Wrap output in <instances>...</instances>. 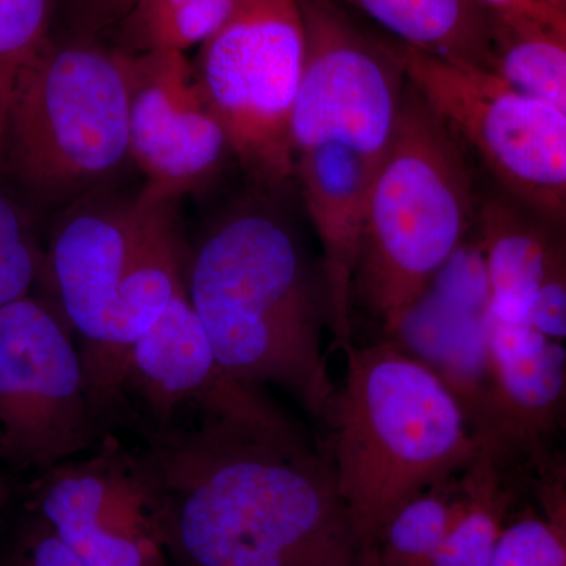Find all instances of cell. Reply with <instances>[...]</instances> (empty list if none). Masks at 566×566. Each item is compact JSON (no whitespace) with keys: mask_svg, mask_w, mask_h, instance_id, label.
I'll list each match as a JSON object with an SVG mask.
<instances>
[{"mask_svg":"<svg viewBox=\"0 0 566 566\" xmlns=\"http://www.w3.org/2000/svg\"><path fill=\"white\" fill-rule=\"evenodd\" d=\"M123 51L50 40L21 71L0 134V172L40 210L106 189L129 159Z\"/></svg>","mask_w":566,"mask_h":566,"instance_id":"obj_6","label":"cell"},{"mask_svg":"<svg viewBox=\"0 0 566 566\" xmlns=\"http://www.w3.org/2000/svg\"><path fill=\"white\" fill-rule=\"evenodd\" d=\"M398 43L458 65L491 70V20L474 0H340Z\"/></svg>","mask_w":566,"mask_h":566,"instance_id":"obj_15","label":"cell"},{"mask_svg":"<svg viewBox=\"0 0 566 566\" xmlns=\"http://www.w3.org/2000/svg\"><path fill=\"white\" fill-rule=\"evenodd\" d=\"M71 36L98 39L120 24L137 0H62Z\"/></svg>","mask_w":566,"mask_h":566,"instance_id":"obj_25","label":"cell"},{"mask_svg":"<svg viewBox=\"0 0 566 566\" xmlns=\"http://www.w3.org/2000/svg\"><path fill=\"white\" fill-rule=\"evenodd\" d=\"M460 474L401 506L382 528L365 566H431L457 515Z\"/></svg>","mask_w":566,"mask_h":566,"instance_id":"obj_18","label":"cell"},{"mask_svg":"<svg viewBox=\"0 0 566 566\" xmlns=\"http://www.w3.org/2000/svg\"><path fill=\"white\" fill-rule=\"evenodd\" d=\"M0 566H87L32 510L11 538Z\"/></svg>","mask_w":566,"mask_h":566,"instance_id":"obj_23","label":"cell"},{"mask_svg":"<svg viewBox=\"0 0 566 566\" xmlns=\"http://www.w3.org/2000/svg\"><path fill=\"white\" fill-rule=\"evenodd\" d=\"M304 59L297 0H238L192 62L234 159L256 188L279 191L294 178L292 118Z\"/></svg>","mask_w":566,"mask_h":566,"instance_id":"obj_7","label":"cell"},{"mask_svg":"<svg viewBox=\"0 0 566 566\" xmlns=\"http://www.w3.org/2000/svg\"><path fill=\"white\" fill-rule=\"evenodd\" d=\"M490 312L485 260L468 238L394 337L455 394L480 439L490 406Z\"/></svg>","mask_w":566,"mask_h":566,"instance_id":"obj_12","label":"cell"},{"mask_svg":"<svg viewBox=\"0 0 566 566\" xmlns=\"http://www.w3.org/2000/svg\"><path fill=\"white\" fill-rule=\"evenodd\" d=\"M57 0H0V134L21 71L50 40Z\"/></svg>","mask_w":566,"mask_h":566,"instance_id":"obj_20","label":"cell"},{"mask_svg":"<svg viewBox=\"0 0 566 566\" xmlns=\"http://www.w3.org/2000/svg\"><path fill=\"white\" fill-rule=\"evenodd\" d=\"M488 17L536 29L566 44V18L549 0H474Z\"/></svg>","mask_w":566,"mask_h":566,"instance_id":"obj_24","label":"cell"},{"mask_svg":"<svg viewBox=\"0 0 566 566\" xmlns=\"http://www.w3.org/2000/svg\"><path fill=\"white\" fill-rule=\"evenodd\" d=\"M490 566H566V531L545 515L505 524Z\"/></svg>","mask_w":566,"mask_h":566,"instance_id":"obj_22","label":"cell"},{"mask_svg":"<svg viewBox=\"0 0 566 566\" xmlns=\"http://www.w3.org/2000/svg\"><path fill=\"white\" fill-rule=\"evenodd\" d=\"M475 230L491 314L566 345V232L502 193L479 197Z\"/></svg>","mask_w":566,"mask_h":566,"instance_id":"obj_13","label":"cell"},{"mask_svg":"<svg viewBox=\"0 0 566 566\" xmlns=\"http://www.w3.org/2000/svg\"><path fill=\"white\" fill-rule=\"evenodd\" d=\"M46 274V251L40 248L20 205L0 192V307L29 296Z\"/></svg>","mask_w":566,"mask_h":566,"instance_id":"obj_21","label":"cell"},{"mask_svg":"<svg viewBox=\"0 0 566 566\" xmlns=\"http://www.w3.org/2000/svg\"><path fill=\"white\" fill-rule=\"evenodd\" d=\"M238 0H137L114 29L117 50L129 54L202 44L229 20Z\"/></svg>","mask_w":566,"mask_h":566,"instance_id":"obj_17","label":"cell"},{"mask_svg":"<svg viewBox=\"0 0 566 566\" xmlns=\"http://www.w3.org/2000/svg\"><path fill=\"white\" fill-rule=\"evenodd\" d=\"M491 20V71L566 115V44L545 32Z\"/></svg>","mask_w":566,"mask_h":566,"instance_id":"obj_19","label":"cell"},{"mask_svg":"<svg viewBox=\"0 0 566 566\" xmlns=\"http://www.w3.org/2000/svg\"><path fill=\"white\" fill-rule=\"evenodd\" d=\"M133 436L170 565L365 566L322 444L263 389Z\"/></svg>","mask_w":566,"mask_h":566,"instance_id":"obj_1","label":"cell"},{"mask_svg":"<svg viewBox=\"0 0 566 566\" xmlns=\"http://www.w3.org/2000/svg\"><path fill=\"white\" fill-rule=\"evenodd\" d=\"M403 51L408 80L502 196L566 232V115L491 70Z\"/></svg>","mask_w":566,"mask_h":566,"instance_id":"obj_8","label":"cell"},{"mask_svg":"<svg viewBox=\"0 0 566 566\" xmlns=\"http://www.w3.org/2000/svg\"><path fill=\"white\" fill-rule=\"evenodd\" d=\"M109 433L61 308L32 294L2 305L0 463L39 476L95 452Z\"/></svg>","mask_w":566,"mask_h":566,"instance_id":"obj_9","label":"cell"},{"mask_svg":"<svg viewBox=\"0 0 566 566\" xmlns=\"http://www.w3.org/2000/svg\"><path fill=\"white\" fill-rule=\"evenodd\" d=\"M515 480V472L483 446L460 474L457 515L431 566L491 565Z\"/></svg>","mask_w":566,"mask_h":566,"instance_id":"obj_16","label":"cell"},{"mask_svg":"<svg viewBox=\"0 0 566 566\" xmlns=\"http://www.w3.org/2000/svg\"><path fill=\"white\" fill-rule=\"evenodd\" d=\"M543 515L566 531V463L535 482Z\"/></svg>","mask_w":566,"mask_h":566,"instance_id":"obj_26","label":"cell"},{"mask_svg":"<svg viewBox=\"0 0 566 566\" xmlns=\"http://www.w3.org/2000/svg\"><path fill=\"white\" fill-rule=\"evenodd\" d=\"M129 159L144 174L139 192L150 203L178 202L199 191L232 155L221 122L185 52L129 54Z\"/></svg>","mask_w":566,"mask_h":566,"instance_id":"obj_11","label":"cell"},{"mask_svg":"<svg viewBox=\"0 0 566 566\" xmlns=\"http://www.w3.org/2000/svg\"><path fill=\"white\" fill-rule=\"evenodd\" d=\"M344 354L319 444L367 560L390 517L461 474L483 441L449 386L394 338Z\"/></svg>","mask_w":566,"mask_h":566,"instance_id":"obj_3","label":"cell"},{"mask_svg":"<svg viewBox=\"0 0 566 566\" xmlns=\"http://www.w3.org/2000/svg\"><path fill=\"white\" fill-rule=\"evenodd\" d=\"M460 142L408 80L392 147L368 193L353 303L394 338L412 305L475 227Z\"/></svg>","mask_w":566,"mask_h":566,"instance_id":"obj_5","label":"cell"},{"mask_svg":"<svg viewBox=\"0 0 566 566\" xmlns=\"http://www.w3.org/2000/svg\"><path fill=\"white\" fill-rule=\"evenodd\" d=\"M29 504L87 566H170L139 452L118 433L36 476Z\"/></svg>","mask_w":566,"mask_h":566,"instance_id":"obj_10","label":"cell"},{"mask_svg":"<svg viewBox=\"0 0 566 566\" xmlns=\"http://www.w3.org/2000/svg\"><path fill=\"white\" fill-rule=\"evenodd\" d=\"M11 495H13V488H11L10 480L7 476L0 475V517H2L7 506H9Z\"/></svg>","mask_w":566,"mask_h":566,"instance_id":"obj_27","label":"cell"},{"mask_svg":"<svg viewBox=\"0 0 566 566\" xmlns=\"http://www.w3.org/2000/svg\"><path fill=\"white\" fill-rule=\"evenodd\" d=\"M549 2L566 18V0H549Z\"/></svg>","mask_w":566,"mask_h":566,"instance_id":"obj_28","label":"cell"},{"mask_svg":"<svg viewBox=\"0 0 566 566\" xmlns=\"http://www.w3.org/2000/svg\"><path fill=\"white\" fill-rule=\"evenodd\" d=\"M229 379L216 360L185 283L129 352L118 387L120 431L134 434L170 427Z\"/></svg>","mask_w":566,"mask_h":566,"instance_id":"obj_14","label":"cell"},{"mask_svg":"<svg viewBox=\"0 0 566 566\" xmlns=\"http://www.w3.org/2000/svg\"><path fill=\"white\" fill-rule=\"evenodd\" d=\"M175 203L102 189L57 216L43 285L74 335L96 403L114 408L123 368L185 285L189 244Z\"/></svg>","mask_w":566,"mask_h":566,"instance_id":"obj_4","label":"cell"},{"mask_svg":"<svg viewBox=\"0 0 566 566\" xmlns=\"http://www.w3.org/2000/svg\"><path fill=\"white\" fill-rule=\"evenodd\" d=\"M264 191L189 245L186 292L223 374L285 390L323 424L337 385L323 348L331 314L322 264Z\"/></svg>","mask_w":566,"mask_h":566,"instance_id":"obj_2","label":"cell"}]
</instances>
